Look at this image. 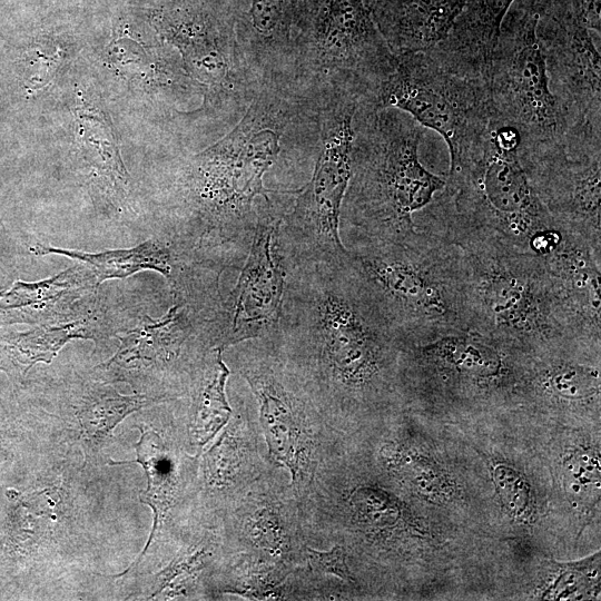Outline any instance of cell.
Here are the masks:
<instances>
[{
	"mask_svg": "<svg viewBox=\"0 0 601 601\" xmlns=\"http://www.w3.org/2000/svg\"><path fill=\"white\" fill-rule=\"evenodd\" d=\"M282 355L329 426L351 436L400 397V344L367 296L351 253L287 267Z\"/></svg>",
	"mask_w": 601,
	"mask_h": 601,
	"instance_id": "6da1fadb",
	"label": "cell"
},
{
	"mask_svg": "<svg viewBox=\"0 0 601 601\" xmlns=\"http://www.w3.org/2000/svg\"><path fill=\"white\" fill-rule=\"evenodd\" d=\"M318 97L292 77L260 83L240 119L185 162L176 183L181 233L229 266L248 252L264 186L275 165L313 170L321 138Z\"/></svg>",
	"mask_w": 601,
	"mask_h": 601,
	"instance_id": "7a4b0ae2",
	"label": "cell"
},
{
	"mask_svg": "<svg viewBox=\"0 0 601 601\" xmlns=\"http://www.w3.org/2000/svg\"><path fill=\"white\" fill-rule=\"evenodd\" d=\"M353 266L398 343L470 331L467 266L452 242L414 227L395 239L351 245Z\"/></svg>",
	"mask_w": 601,
	"mask_h": 601,
	"instance_id": "3957f363",
	"label": "cell"
},
{
	"mask_svg": "<svg viewBox=\"0 0 601 601\" xmlns=\"http://www.w3.org/2000/svg\"><path fill=\"white\" fill-rule=\"evenodd\" d=\"M515 128L493 118L480 150L413 215L414 226L440 236L497 235L519 249L545 255L561 239L519 158Z\"/></svg>",
	"mask_w": 601,
	"mask_h": 601,
	"instance_id": "277c9868",
	"label": "cell"
},
{
	"mask_svg": "<svg viewBox=\"0 0 601 601\" xmlns=\"http://www.w3.org/2000/svg\"><path fill=\"white\" fill-rule=\"evenodd\" d=\"M354 129L339 230L351 245L401 238L414 230L413 215L446 183L420 161L425 128L400 109L367 100L355 115Z\"/></svg>",
	"mask_w": 601,
	"mask_h": 601,
	"instance_id": "5b68a950",
	"label": "cell"
},
{
	"mask_svg": "<svg viewBox=\"0 0 601 601\" xmlns=\"http://www.w3.org/2000/svg\"><path fill=\"white\" fill-rule=\"evenodd\" d=\"M449 240L466 260L471 331L528 355H584L570 335L542 255L493 234H454Z\"/></svg>",
	"mask_w": 601,
	"mask_h": 601,
	"instance_id": "8992f818",
	"label": "cell"
},
{
	"mask_svg": "<svg viewBox=\"0 0 601 601\" xmlns=\"http://www.w3.org/2000/svg\"><path fill=\"white\" fill-rule=\"evenodd\" d=\"M235 346L233 367L249 386L268 455L289 474L300 504L317 469L345 436L329 426L286 364L277 331Z\"/></svg>",
	"mask_w": 601,
	"mask_h": 601,
	"instance_id": "52a82bcc",
	"label": "cell"
},
{
	"mask_svg": "<svg viewBox=\"0 0 601 601\" xmlns=\"http://www.w3.org/2000/svg\"><path fill=\"white\" fill-rule=\"evenodd\" d=\"M292 42L293 78L315 93L352 89L377 105L396 65L364 0H299Z\"/></svg>",
	"mask_w": 601,
	"mask_h": 601,
	"instance_id": "ba28073f",
	"label": "cell"
},
{
	"mask_svg": "<svg viewBox=\"0 0 601 601\" xmlns=\"http://www.w3.org/2000/svg\"><path fill=\"white\" fill-rule=\"evenodd\" d=\"M317 97L321 138L314 168L279 226L287 267L332 263L348 255L341 242L339 215L352 175L354 118L361 105L373 99L342 88Z\"/></svg>",
	"mask_w": 601,
	"mask_h": 601,
	"instance_id": "9c48e42d",
	"label": "cell"
},
{
	"mask_svg": "<svg viewBox=\"0 0 601 601\" xmlns=\"http://www.w3.org/2000/svg\"><path fill=\"white\" fill-rule=\"evenodd\" d=\"M240 1L167 0L151 18L180 50L185 69L203 89L201 110L229 127L245 114L258 88L237 40Z\"/></svg>",
	"mask_w": 601,
	"mask_h": 601,
	"instance_id": "30bf717a",
	"label": "cell"
},
{
	"mask_svg": "<svg viewBox=\"0 0 601 601\" xmlns=\"http://www.w3.org/2000/svg\"><path fill=\"white\" fill-rule=\"evenodd\" d=\"M377 107L400 109L446 142L450 170L463 167L482 147L494 111L489 83L449 71L426 51L396 55L377 95Z\"/></svg>",
	"mask_w": 601,
	"mask_h": 601,
	"instance_id": "8fae6325",
	"label": "cell"
},
{
	"mask_svg": "<svg viewBox=\"0 0 601 601\" xmlns=\"http://www.w3.org/2000/svg\"><path fill=\"white\" fill-rule=\"evenodd\" d=\"M538 21L536 0L512 3L501 24L489 77L494 119L518 130L519 148L562 141L564 132Z\"/></svg>",
	"mask_w": 601,
	"mask_h": 601,
	"instance_id": "7c38bea8",
	"label": "cell"
},
{
	"mask_svg": "<svg viewBox=\"0 0 601 601\" xmlns=\"http://www.w3.org/2000/svg\"><path fill=\"white\" fill-rule=\"evenodd\" d=\"M398 344L400 396L457 402L519 390L524 354L474 331Z\"/></svg>",
	"mask_w": 601,
	"mask_h": 601,
	"instance_id": "4fadbf2b",
	"label": "cell"
},
{
	"mask_svg": "<svg viewBox=\"0 0 601 601\" xmlns=\"http://www.w3.org/2000/svg\"><path fill=\"white\" fill-rule=\"evenodd\" d=\"M536 27L551 91L564 126L562 142L601 148V58L570 0H536Z\"/></svg>",
	"mask_w": 601,
	"mask_h": 601,
	"instance_id": "5bb4252c",
	"label": "cell"
},
{
	"mask_svg": "<svg viewBox=\"0 0 601 601\" xmlns=\"http://www.w3.org/2000/svg\"><path fill=\"white\" fill-rule=\"evenodd\" d=\"M292 191L280 190L259 207L246 264L237 285L224 300L220 338L224 351L278 328L287 276L278 233L288 210L283 196Z\"/></svg>",
	"mask_w": 601,
	"mask_h": 601,
	"instance_id": "9a60e30c",
	"label": "cell"
},
{
	"mask_svg": "<svg viewBox=\"0 0 601 601\" xmlns=\"http://www.w3.org/2000/svg\"><path fill=\"white\" fill-rule=\"evenodd\" d=\"M231 554L245 553L293 568L306 564L308 542L287 471L273 464L224 514Z\"/></svg>",
	"mask_w": 601,
	"mask_h": 601,
	"instance_id": "2e32d148",
	"label": "cell"
},
{
	"mask_svg": "<svg viewBox=\"0 0 601 601\" xmlns=\"http://www.w3.org/2000/svg\"><path fill=\"white\" fill-rule=\"evenodd\" d=\"M519 158L555 224L601 253V150L556 141L519 148Z\"/></svg>",
	"mask_w": 601,
	"mask_h": 601,
	"instance_id": "e0dca14e",
	"label": "cell"
},
{
	"mask_svg": "<svg viewBox=\"0 0 601 601\" xmlns=\"http://www.w3.org/2000/svg\"><path fill=\"white\" fill-rule=\"evenodd\" d=\"M273 464L255 404L235 401L233 415L201 461V491L209 521L220 523L229 508Z\"/></svg>",
	"mask_w": 601,
	"mask_h": 601,
	"instance_id": "ac0fdd59",
	"label": "cell"
},
{
	"mask_svg": "<svg viewBox=\"0 0 601 601\" xmlns=\"http://www.w3.org/2000/svg\"><path fill=\"white\" fill-rule=\"evenodd\" d=\"M542 256L572 339L584 354L600 357L601 253L562 230L559 243Z\"/></svg>",
	"mask_w": 601,
	"mask_h": 601,
	"instance_id": "d6986e66",
	"label": "cell"
},
{
	"mask_svg": "<svg viewBox=\"0 0 601 601\" xmlns=\"http://www.w3.org/2000/svg\"><path fill=\"white\" fill-rule=\"evenodd\" d=\"M299 0H246L237 16L236 33L245 63L259 86L293 78L292 31Z\"/></svg>",
	"mask_w": 601,
	"mask_h": 601,
	"instance_id": "ffe728a7",
	"label": "cell"
},
{
	"mask_svg": "<svg viewBox=\"0 0 601 601\" xmlns=\"http://www.w3.org/2000/svg\"><path fill=\"white\" fill-rule=\"evenodd\" d=\"M515 0H466L447 36L431 51L452 72L487 79L502 21Z\"/></svg>",
	"mask_w": 601,
	"mask_h": 601,
	"instance_id": "44dd1931",
	"label": "cell"
},
{
	"mask_svg": "<svg viewBox=\"0 0 601 601\" xmlns=\"http://www.w3.org/2000/svg\"><path fill=\"white\" fill-rule=\"evenodd\" d=\"M395 55L424 52L450 32L466 0H364Z\"/></svg>",
	"mask_w": 601,
	"mask_h": 601,
	"instance_id": "7402d4cb",
	"label": "cell"
},
{
	"mask_svg": "<svg viewBox=\"0 0 601 601\" xmlns=\"http://www.w3.org/2000/svg\"><path fill=\"white\" fill-rule=\"evenodd\" d=\"M315 573L306 564L293 568L245 553L228 558L213 580V597L235 594L247 600H314Z\"/></svg>",
	"mask_w": 601,
	"mask_h": 601,
	"instance_id": "603a6c76",
	"label": "cell"
},
{
	"mask_svg": "<svg viewBox=\"0 0 601 601\" xmlns=\"http://www.w3.org/2000/svg\"><path fill=\"white\" fill-rule=\"evenodd\" d=\"M136 444L137 460L147 475V489L140 494V501L154 512V526L141 555L145 554L154 538L171 521V512L190 494L194 472L189 459L174 444L170 446L158 433L142 428Z\"/></svg>",
	"mask_w": 601,
	"mask_h": 601,
	"instance_id": "cb8c5ba5",
	"label": "cell"
},
{
	"mask_svg": "<svg viewBox=\"0 0 601 601\" xmlns=\"http://www.w3.org/2000/svg\"><path fill=\"white\" fill-rule=\"evenodd\" d=\"M385 436L375 443V450L368 451L367 459L390 485L434 503H446L455 496L456 484L444 467L400 433Z\"/></svg>",
	"mask_w": 601,
	"mask_h": 601,
	"instance_id": "d4e9b609",
	"label": "cell"
},
{
	"mask_svg": "<svg viewBox=\"0 0 601 601\" xmlns=\"http://www.w3.org/2000/svg\"><path fill=\"white\" fill-rule=\"evenodd\" d=\"M223 352L221 348L210 352L191 385L187 439L197 452L224 428L233 415L226 396L230 371L223 361Z\"/></svg>",
	"mask_w": 601,
	"mask_h": 601,
	"instance_id": "484cf974",
	"label": "cell"
},
{
	"mask_svg": "<svg viewBox=\"0 0 601 601\" xmlns=\"http://www.w3.org/2000/svg\"><path fill=\"white\" fill-rule=\"evenodd\" d=\"M76 135L86 162L111 190L121 196L129 186V175L121 160L109 120L96 108L77 110Z\"/></svg>",
	"mask_w": 601,
	"mask_h": 601,
	"instance_id": "4316f807",
	"label": "cell"
},
{
	"mask_svg": "<svg viewBox=\"0 0 601 601\" xmlns=\"http://www.w3.org/2000/svg\"><path fill=\"white\" fill-rule=\"evenodd\" d=\"M168 400L173 398L160 395L125 396L112 388L95 387L83 397L78 415L85 432L93 439H101L129 413Z\"/></svg>",
	"mask_w": 601,
	"mask_h": 601,
	"instance_id": "83f0119b",
	"label": "cell"
},
{
	"mask_svg": "<svg viewBox=\"0 0 601 601\" xmlns=\"http://www.w3.org/2000/svg\"><path fill=\"white\" fill-rule=\"evenodd\" d=\"M492 482L506 514L519 523L534 520L536 505L531 484L524 475L505 463H497L491 470Z\"/></svg>",
	"mask_w": 601,
	"mask_h": 601,
	"instance_id": "f1b7e54d",
	"label": "cell"
},
{
	"mask_svg": "<svg viewBox=\"0 0 601 601\" xmlns=\"http://www.w3.org/2000/svg\"><path fill=\"white\" fill-rule=\"evenodd\" d=\"M62 60L60 46L40 45L29 50L23 59L22 76L26 88L35 92L55 77Z\"/></svg>",
	"mask_w": 601,
	"mask_h": 601,
	"instance_id": "f546056e",
	"label": "cell"
},
{
	"mask_svg": "<svg viewBox=\"0 0 601 601\" xmlns=\"http://www.w3.org/2000/svg\"><path fill=\"white\" fill-rule=\"evenodd\" d=\"M306 563L318 574L331 575L361 592L357 579L351 568L347 553L339 544H333L325 551L307 546Z\"/></svg>",
	"mask_w": 601,
	"mask_h": 601,
	"instance_id": "4dcf8cb0",
	"label": "cell"
},
{
	"mask_svg": "<svg viewBox=\"0 0 601 601\" xmlns=\"http://www.w3.org/2000/svg\"><path fill=\"white\" fill-rule=\"evenodd\" d=\"M568 479L579 486L599 485L600 455L594 447L573 451L564 461Z\"/></svg>",
	"mask_w": 601,
	"mask_h": 601,
	"instance_id": "1f68e13d",
	"label": "cell"
},
{
	"mask_svg": "<svg viewBox=\"0 0 601 601\" xmlns=\"http://www.w3.org/2000/svg\"><path fill=\"white\" fill-rule=\"evenodd\" d=\"M579 20L593 33L601 35V0H570Z\"/></svg>",
	"mask_w": 601,
	"mask_h": 601,
	"instance_id": "d6a6232c",
	"label": "cell"
}]
</instances>
